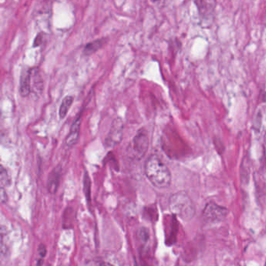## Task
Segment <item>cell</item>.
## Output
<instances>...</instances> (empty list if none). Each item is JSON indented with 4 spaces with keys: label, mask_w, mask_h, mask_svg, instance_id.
<instances>
[{
    "label": "cell",
    "mask_w": 266,
    "mask_h": 266,
    "mask_svg": "<svg viewBox=\"0 0 266 266\" xmlns=\"http://www.w3.org/2000/svg\"><path fill=\"white\" fill-rule=\"evenodd\" d=\"M145 173L149 181L157 188L165 189L170 186V170L157 155H151L145 161Z\"/></svg>",
    "instance_id": "1"
},
{
    "label": "cell",
    "mask_w": 266,
    "mask_h": 266,
    "mask_svg": "<svg viewBox=\"0 0 266 266\" xmlns=\"http://www.w3.org/2000/svg\"><path fill=\"white\" fill-rule=\"evenodd\" d=\"M169 206L171 213L183 220L189 221L195 216V204L184 191H179L171 195Z\"/></svg>",
    "instance_id": "2"
},
{
    "label": "cell",
    "mask_w": 266,
    "mask_h": 266,
    "mask_svg": "<svg viewBox=\"0 0 266 266\" xmlns=\"http://www.w3.org/2000/svg\"><path fill=\"white\" fill-rule=\"evenodd\" d=\"M149 147V134L146 129H139L127 148L129 157L135 160H141L147 153Z\"/></svg>",
    "instance_id": "3"
},
{
    "label": "cell",
    "mask_w": 266,
    "mask_h": 266,
    "mask_svg": "<svg viewBox=\"0 0 266 266\" xmlns=\"http://www.w3.org/2000/svg\"><path fill=\"white\" fill-rule=\"evenodd\" d=\"M123 128L124 126L121 118L117 117L114 119L110 130L106 137L105 145L106 147L113 148L120 143L123 139Z\"/></svg>",
    "instance_id": "4"
},
{
    "label": "cell",
    "mask_w": 266,
    "mask_h": 266,
    "mask_svg": "<svg viewBox=\"0 0 266 266\" xmlns=\"http://www.w3.org/2000/svg\"><path fill=\"white\" fill-rule=\"evenodd\" d=\"M227 213L228 211L226 208L210 202L206 205L203 212V215L206 219L211 222H219L226 218Z\"/></svg>",
    "instance_id": "5"
},
{
    "label": "cell",
    "mask_w": 266,
    "mask_h": 266,
    "mask_svg": "<svg viewBox=\"0 0 266 266\" xmlns=\"http://www.w3.org/2000/svg\"><path fill=\"white\" fill-rule=\"evenodd\" d=\"M19 92L22 97H28L31 92V68H24L20 77Z\"/></svg>",
    "instance_id": "6"
},
{
    "label": "cell",
    "mask_w": 266,
    "mask_h": 266,
    "mask_svg": "<svg viewBox=\"0 0 266 266\" xmlns=\"http://www.w3.org/2000/svg\"><path fill=\"white\" fill-rule=\"evenodd\" d=\"M81 113L77 115L76 119L72 123L69 134L66 138V145L68 147H73L79 140L80 131H81Z\"/></svg>",
    "instance_id": "7"
},
{
    "label": "cell",
    "mask_w": 266,
    "mask_h": 266,
    "mask_svg": "<svg viewBox=\"0 0 266 266\" xmlns=\"http://www.w3.org/2000/svg\"><path fill=\"white\" fill-rule=\"evenodd\" d=\"M61 176H62V168L60 165H58L54 168L49 175L48 182H47L49 192L51 194H55L56 192L59 187Z\"/></svg>",
    "instance_id": "8"
},
{
    "label": "cell",
    "mask_w": 266,
    "mask_h": 266,
    "mask_svg": "<svg viewBox=\"0 0 266 266\" xmlns=\"http://www.w3.org/2000/svg\"><path fill=\"white\" fill-rule=\"evenodd\" d=\"M197 6H198V12L200 15L201 19L203 21H209L210 18H212L214 9H215V2H195Z\"/></svg>",
    "instance_id": "9"
},
{
    "label": "cell",
    "mask_w": 266,
    "mask_h": 266,
    "mask_svg": "<svg viewBox=\"0 0 266 266\" xmlns=\"http://www.w3.org/2000/svg\"><path fill=\"white\" fill-rule=\"evenodd\" d=\"M43 81L39 69L31 68V92L40 95L43 92Z\"/></svg>",
    "instance_id": "10"
},
{
    "label": "cell",
    "mask_w": 266,
    "mask_h": 266,
    "mask_svg": "<svg viewBox=\"0 0 266 266\" xmlns=\"http://www.w3.org/2000/svg\"><path fill=\"white\" fill-rule=\"evenodd\" d=\"M106 43V39H96L91 43H88L83 50V55L85 56H90L92 54L96 53V52L99 51L100 49L103 48Z\"/></svg>",
    "instance_id": "11"
},
{
    "label": "cell",
    "mask_w": 266,
    "mask_h": 266,
    "mask_svg": "<svg viewBox=\"0 0 266 266\" xmlns=\"http://www.w3.org/2000/svg\"><path fill=\"white\" fill-rule=\"evenodd\" d=\"M73 103H74V97L73 96H66L63 98L59 110V118L60 119H64L66 117Z\"/></svg>",
    "instance_id": "12"
},
{
    "label": "cell",
    "mask_w": 266,
    "mask_h": 266,
    "mask_svg": "<svg viewBox=\"0 0 266 266\" xmlns=\"http://www.w3.org/2000/svg\"><path fill=\"white\" fill-rule=\"evenodd\" d=\"M10 184V177H9V173L3 166L1 167V173H0V184H1V188L4 189L5 187H7Z\"/></svg>",
    "instance_id": "13"
},
{
    "label": "cell",
    "mask_w": 266,
    "mask_h": 266,
    "mask_svg": "<svg viewBox=\"0 0 266 266\" xmlns=\"http://www.w3.org/2000/svg\"><path fill=\"white\" fill-rule=\"evenodd\" d=\"M84 190H85V195H86L87 198L88 200H90V194H91V180L90 177L88 176V173L85 172V175H84Z\"/></svg>",
    "instance_id": "14"
},
{
    "label": "cell",
    "mask_w": 266,
    "mask_h": 266,
    "mask_svg": "<svg viewBox=\"0 0 266 266\" xmlns=\"http://www.w3.org/2000/svg\"><path fill=\"white\" fill-rule=\"evenodd\" d=\"M138 236L142 241H147L149 238V230L146 228L142 227L138 232Z\"/></svg>",
    "instance_id": "15"
},
{
    "label": "cell",
    "mask_w": 266,
    "mask_h": 266,
    "mask_svg": "<svg viewBox=\"0 0 266 266\" xmlns=\"http://www.w3.org/2000/svg\"><path fill=\"white\" fill-rule=\"evenodd\" d=\"M38 252H39V255H40L41 257L44 258L46 255V246H45V245H43V244H41L40 246L39 247Z\"/></svg>",
    "instance_id": "16"
},
{
    "label": "cell",
    "mask_w": 266,
    "mask_h": 266,
    "mask_svg": "<svg viewBox=\"0 0 266 266\" xmlns=\"http://www.w3.org/2000/svg\"><path fill=\"white\" fill-rule=\"evenodd\" d=\"M113 266L112 265L109 264L108 263H105V262H96L94 263L93 266Z\"/></svg>",
    "instance_id": "17"
},
{
    "label": "cell",
    "mask_w": 266,
    "mask_h": 266,
    "mask_svg": "<svg viewBox=\"0 0 266 266\" xmlns=\"http://www.w3.org/2000/svg\"><path fill=\"white\" fill-rule=\"evenodd\" d=\"M41 34H39V35H37V37H36V39H35V42H34V46H39V45L41 44V40H42V39H41L40 37Z\"/></svg>",
    "instance_id": "18"
},
{
    "label": "cell",
    "mask_w": 266,
    "mask_h": 266,
    "mask_svg": "<svg viewBox=\"0 0 266 266\" xmlns=\"http://www.w3.org/2000/svg\"><path fill=\"white\" fill-rule=\"evenodd\" d=\"M6 198H7L6 193H5L3 189L1 190V199H2V202H5V201H4V198H6Z\"/></svg>",
    "instance_id": "19"
}]
</instances>
